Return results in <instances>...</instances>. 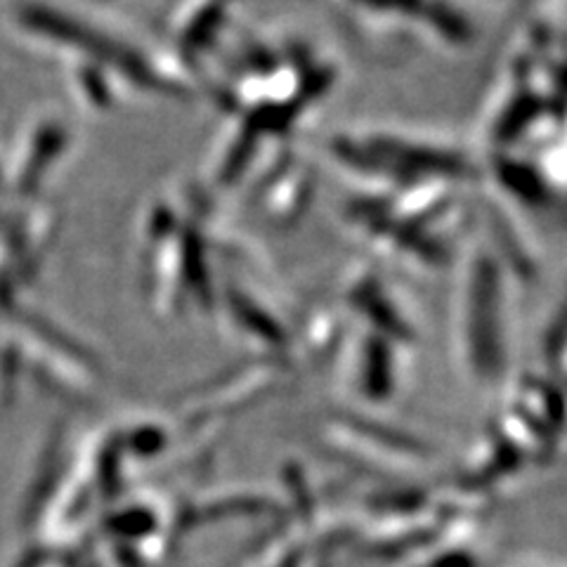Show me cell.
Wrapping results in <instances>:
<instances>
[{"label": "cell", "mask_w": 567, "mask_h": 567, "mask_svg": "<svg viewBox=\"0 0 567 567\" xmlns=\"http://www.w3.org/2000/svg\"><path fill=\"white\" fill-rule=\"evenodd\" d=\"M412 567H481L477 556L471 551L466 542H445L431 548L429 556Z\"/></svg>", "instance_id": "7a4b0ae2"}, {"label": "cell", "mask_w": 567, "mask_h": 567, "mask_svg": "<svg viewBox=\"0 0 567 567\" xmlns=\"http://www.w3.org/2000/svg\"><path fill=\"white\" fill-rule=\"evenodd\" d=\"M293 567H327L324 554H306Z\"/></svg>", "instance_id": "3957f363"}, {"label": "cell", "mask_w": 567, "mask_h": 567, "mask_svg": "<svg viewBox=\"0 0 567 567\" xmlns=\"http://www.w3.org/2000/svg\"><path fill=\"white\" fill-rule=\"evenodd\" d=\"M270 513H279V504L270 499L268 494L237 492V494L223 496V499L197 506L194 516L199 520H208V518H229V516H246V518L270 516Z\"/></svg>", "instance_id": "6da1fadb"}]
</instances>
